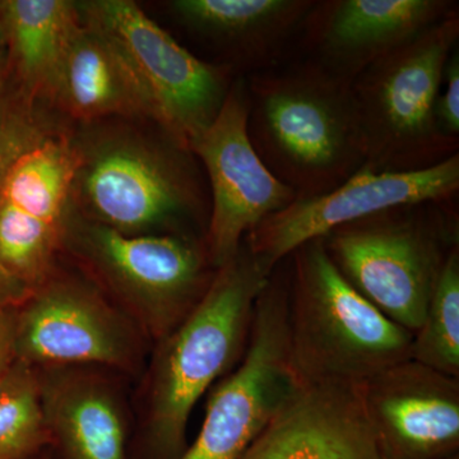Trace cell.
Wrapping results in <instances>:
<instances>
[{
    "label": "cell",
    "instance_id": "cell-1",
    "mask_svg": "<svg viewBox=\"0 0 459 459\" xmlns=\"http://www.w3.org/2000/svg\"><path fill=\"white\" fill-rule=\"evenodd\" d=\"M247 133L296 199L331 192L365 164L351 82L313 60L247 81Z\"/></svg>",
    "mask_w": 459,
    "mask_h": 459
},
{
    "label": "cell",
    "instance_id": "cell-2",
    "mask_svg": "<svg viewBox=\"0 0 459 459\" xmlns=\"http://www.w3.org/2000/svg\"><path fill=\"white\" fill-rule=\"evenodd\" d=\"M271 274L243 244L216 271L193 312L156 343L147 386L148 446L156 459H178L186 451L193 410L243 358L256 299Z\"/></svg>",
    "mask_w": 459,
    "mask_h": 459
},
{
    "label": "cell",
    "instance_id": "cell-3",
    "mask_svg": "<svg viewBox=\"0 0 459 459\" xmlns=\"http://www.w3.org/2000/svg\"><path fill=\"white\" fill-rule=\"evenodd\" d=\"M289 259L287 338L301 385H362L410 359L412 334L343 279L322 238L296 247Z\"/></svg>",
    "mask_w": 459,
    "mask_h": 459
},
{
    "label": "cell",
    "instance_id": "cell-4",
    "mask_svg": "<svg viewBox=\"0 0 459 459\" xmlns=\"http://www.w3.org/2000/svg\"><path fill=\"white\" fill-rule=\"evenodd\" d=\"M453 201L391 208L322 238L343 279L411 334L421 325L446 259L459 246Z\"/></svg>",
    "mask_w": 459,
    "mask_h": 459
},
{
    "label": "cell",
    "instance_id": "cell-5",
    "mask_svg": "<svg viewBox=\"0 0 459 459\" xmlns=\"http://www.w3.org/2000/svg\"><path fill=\"white\" fill-rule=\"evenodd\" d=\"M458 39L457 9L352 81L364 168L421 170L458 153L459 141L446 137L437 120V96Z\"/></svg>",
    "mask_w": 459,
    "mask_h": 459
},
{
    "label": "cell",
    "instance_id": "cell-6",
    "mask_svg": "<svg viewBox=\"0 0 459 459\" xmlns=\"http://www.w3.org/2000/svg\"><path fill=\"white\" fill-rule=\"evenodd\" d=\"M65 241L155 343L193 312L217 271L204 243L179 232L126 235L95 221L66 220Z\"/></svg>",
    "mask_w": 459,
    "mask_h": 459
},
{
    "label": "cell",
    "instance_id": "cell-7",
    "mask_svg": "<svg viewBox=\"0 0 459 459\" xmlns=\"http://www.w3.org/2000/svg\"><path fill=\"white\" fill-rule=\"evenodd\" d=\"M81 21L117 48L131 69L153 120L189 150L221 110L232 83L228 66L205 63L181 47L135 3L95 0L77 4Z\"/></svg>",
    "mask_w": 459,
    "mask_h": 459
},
{
    "label": "cell",
    "instance_id": "cell-8",
    "mask_svg": "<svg viewBox=\"0 0 459 459\" xmlns=\"http://www.w3.org/2000/svg\"><path fill=\"white\" fill-rule=\"evenodd\" d=\"M289 272H272L258 299L249 342L213 389L201 430L178 459H241L299 391L287 338Z\"/></svg>",
    "mask_w": 459,
    "mask_h": 459
},
{
    "label": "cell",
    "instance_id": "cell-9",
    "mask_svg": "<svg viewBox=\"0 0 459 459\" xmlns=\"http://www.w3.org/2000/svg\"><path fill=\"white\" fill-rule=\"evenodd\" d=\"M144 336L95 286L50 277L17 307V360L40 368L99 367L135 373Z\"/></svg>",
    "mask_w": 459,
    "mask_h": 459
},
{
    "label": "cell",
    "instance_id": "cell-10",
    "mask_svg": "<svg viewBox=\"0 0 459 459\" xmlns=\"http://www.w3.org/2000/svg\"><path fill=\"white\" fill-rule=\"evenodd\" d=\"M247 111V81L238 78L213 122L189 143L212 193L204 246L214 270L238 255L259 223L296 201L294 190L272 174L253 146Z\"/></svg>",
    "mask_w": 459,
    "mask_h": 459
},
{
    "label": "cell",
    "instance_id": "cell-11",
    "mask_svg": "<svg viewBox=\"0 0 459 459\" xmlns=\"http://www.w3.org/2000/svg\"><path fill=\"white\" fill-rule=\"evenodd\" d=\"M180 153L134 140H108L78 152L77 183L91 216L126 235L155 234L198 207V188Z\"/></svg>",
    "mask_w": 459,
    "mask_h": 459
},
{
    "label": "cell",
    "instance_id": "cell-12",
    "mask_svg": "<svg viewBox=\"0 0 459 459\" xmlns=\"http://www.w3.org/2000/svg\"><path fill=\"white\" fill-rule=\"evenodd\" d=\"M458 190V153L415 171H373L362 166L331 192L296 199L267 217L244 244L272 273L296 247L325 238L341 226L402 205L453 201Z\"/></svg>",
    "mask_w": 459,
    "mask_h": 459
},
{
    "label": "cell",
    "instance_id": "cell-13",
    "mask_svg": "<svg viewBox=\"0 0 459 459\" xmlns=\"http://www.w3.org/2000/svg\"><path fill=\"white\" fill-rule=\"evenodd\" d=\"M380 459L459 455V377L398 362L361 385Z\"/></svg>",
    "mask_w": 459,
    "mask_h": 459
},
{
    "label": "cell",
    "instance_id": "cell-14",
    "mask_svg": "<svg viewBox=\"0 0 459 459\" xmlns=\"http://www.w3.org/2000/svg\"><path fill=\"white\" fill-rule=\"evenodd\" d=\"M457 9L452 0H322L305 18L301 44L309 60L352 82Z\"/></svg>",
    "mask_w": 459,
    "mask_h": 459
},
{
    "label": "cell",
    "instance_id": "cell-15",
    "mask_svg": "<svg viewBox=\"0 0 459 459\" xmlns=\"http://www.w3.org/2000/svg\"><path fill=\"white\" fill-rule=\"evenodd\" d=\"M241 459H380L361 385H301Z\"/></svg>",
    "mask_w": 459,
    "mask_h": 459
},
{
    "label": "cell",
    "instance_id": "cell-16",
    "mask_svg": "<svg viewBox=\"0 0 459 459\" xmlns=\"http://www.w3.org/2000/svg\"><path fill=\"white\" fill-rule=\"evenodd\" d=\"M51 446L65 459H128L126 420L115 386L84 367L40 368Z\"/></svg>",
    "mask_w": 459,
    "mask_h": 459
},
{
    "label": "cell",
    "instance_id": "cell-17",
    "mask_svg": "<svg viewBox=\"0 0 459 459\" xmlns=\"http://www.w3.org/2000/svg\"><path fill=\"white\" fill-rule=\"evenodd\" d=\"M316 0H175L184 25L219 42L237 62L267 68L299 35Z\"/></svg>",
    "mask_w": 459,
    "mask_h": 459
},
{
    "label": "cell",
    "instance_id": "cell-18",
    "mask_svg": "<svg viewBox=\"0 0 459 459\" xmlns=\"http://www.w3.org/2000/svg\"><path fill=\"white\" fill-rule=\"evenodd\" d=\"M48 98L78 119L108 115L153 119L150 105L119 51L82 21L66 48Z\"/></svg>",
    "mask_w": 459,
    "mask_h": 459
},
{
    "label": "cell",
    "instance_id": "cell-19",
    "mask_svg": "<svg viewBox=\"0 0 459 459\" xmlns=\"http://www.w3.org/2000/svg\"><path fill=\"white\" fill-rule=\"evenodd\" d=\"M0 20L26 92L49 96L66 48L81 25L77 4L66 0H5Z\"/></svg>",
    "mask_w": 459,
    "mask_h": 459
},
{
    "label": "cell",
    "instance_id": "cell-20",
    "mask_svg": "<svg viewBox=\"0 0 459 459\" xmlns=\"http://www.w3.org/2000/svg\"><path fill=\"white\" fill-rule=\"evenodd\" d=\"M48 446L38 373L17 360L0 380V459H31Z\"/></svg>",
    "mask_w": 459,
    "mask_h": 459
},
{
    "label": "cell",
    "instance_id": "cell-21",
    "mask_svg": "<svg viewBox=\"0 0 459 459\" xmlns=\"http://www.w3.org/2000/svg\"><path fill=\"white\" fill-rule=\"evenodd\" d=\"M410 359L459 377V246L446 259L421 325L412 334Z\"/></svg>",
    "mask_w": 459,
    "mask_h": 459
},
{
    "label": "cell",
    "instance_id": "cell-22",
    "mask_svg": "<svg viewBox=\"0 0 459 459\" xmlns=\"http://www.w3.org/2000/svg\"><path fill=\"white\" fill-rule=\"evenodd\" d=\"M31 99L25 90L13 95L0 89V184L23 153L51 135Z\"/></svg>",
    "mask_w": 459,
    "mask_h": 459
},
{
    "label": "cell",
    "instance_id": "cell-23",
    "mask_svg": "<svg viewBox=\"0 0 459 459\" xmlns=\"http://www.w3.org/2000/svg\"><path fill=\"white\" fill-rule=\"evenodd\" d=\"M437 120L446 137L459 141V56L453 51L437 101Z\"/></svg>",
    "mask_w": 459,
    "mask_h": 459
},
{
    "label": "cell",
    "instance_id": "cell-24",
    "mask_svg": "<svg viewBox=\"0 0 459 459\" xmlns=\"http://www.w3.org/2000/svg\"><path fill=\"white\" fill-rule=\"evenodd\" d=\"M17 307H3V309H0V380L5 377V374L17 361Z\"/></svg>",
    "mask_w": 459,
    "mask_h": 459
},
{
    "label": "cell",
    "instance_id": "cell-25",
    "mask_svg": "<svg viewBox=\"0 0 459 459\" xmlns=\"http://www.w3.org/2000/svg\"><path fill=\"white\" fill-rule=\"evenodd\" d=\"M31 292L32 290L12 277L0 265V309L20 307Z\"/></svg>",
    "mask_w": 459,
    "mask_h": 459
},
{
    "label": "cell",
    "instance_id": "cell-26",
    "mask_svg": "<svg viewBox=\"0 0 459 459\" xmlns=\"http://www.w3.org/2000/svg\"><path fill=\"white\" fill-rule=\"evenodd\" d=\"M7 42V35H5L4 26H3L2 20H0V59H2V51Z\"/></svg>",
    "mask_w": 459,
    "mask_h": 459
},
{
    "label": "cell",
    "instance_id": "cell-27",
    "mask_svg": "<svg viewBox=\"0 0 459 459\" xmlns=\"http://www.w3.org/2000/svg\"><path fill=\"white\" fill-rule=\"evenodd\" d=\"M448 459H459V455H455V457L448 458Z\"/></svg>",
    "mask_w": 459,
    "mask_h": 459
},
{
    "label": "cell",
    "instance_id": "cell-28",
    "mask_svg": "<svg viewBox=\"0 0 459 459\" xmlns=\"http://www.w3.org/2000/svg\"><path fill=\"white\" fill-rule=\"evenodd\" d=\"M31 459H36V457H33V458H31ZM41 459H42V458H41Z\"/></svg>",
    "mask_w": 459,
    "mask_h": 459
}]
</instances>
